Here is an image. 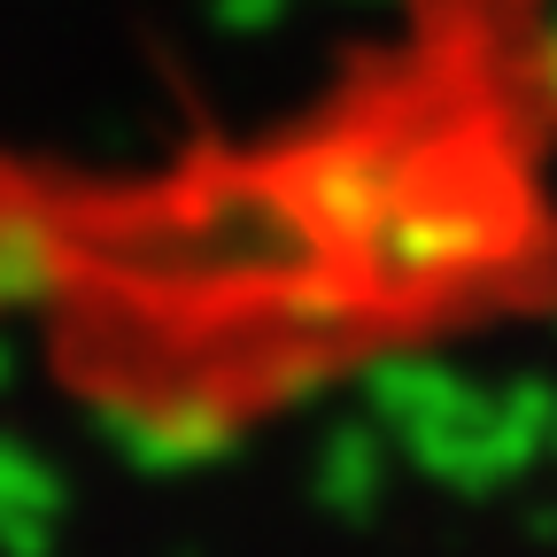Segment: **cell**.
<instances>
[{
    "label": "cell",
    "instance_id": "obj_1",
    "mask_svg": "<svg viewBox=\"0 0 557 557\" xmlns=\"http://www.w3.org/2000/svg\"><path fill=\"white\" fill-rule=\"evenodd\" d=\"M0 325L148 472L557 341V0H357L240 101L0 163Z\"/></svg>",
    "mask_w": 557,
    "mask_h": 557
}]
</instances>
